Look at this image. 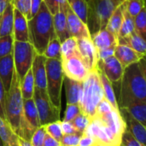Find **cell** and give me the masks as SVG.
I'll list each match as a JSON object with an SVG mask.
<instances>
[{"mask_svg": "<svg viewBox=\"0 0 146 146\" xmlns=\"http://www.w3.org/2000/svg\"><path fill=\"white\" fill-rule=\"evenodd\" d=\"M119 94V109L136 101L146 102L145 57L124 68Z\"/></svg>", "mask_w": 146, "mask_h": 146, "instance_id": "6da1fadb", "label": "cell"}, {"mask_svg": "<svg viewBox=\"0 0 146 146\" xmlns=\"http://www.w3.org/2000/svg\"><path fill=\"white\" fill-rule=\"evenodd\" d=\"M29 42L37 54L43 55L50 39L56 35L53 27V15L42 2L38 12L27 21Z\"/></svg>", "mask_w": 146, "mask_h": 146, "instance_id": "7a4b0ae2", "label": "cell"}, {"mask_svg": "<svg viewBox=\"0 0 146 146\" xmlns=\"http://www.w3.org/2000/svg\"><path fill=\"white\" fill-rule=\"evenodd\" d=\"M23 101L20 87V80L15 71H14L11 86L5 93L4 111L6 122L19 138H22Z\"/></svg>", "mask_w": 146, "mask_h": 146, "instance_id": "3957f363", "label": "cell"}, {"mask_svg": "<svg viewBox=\"0 0 146 146\" xmlns=\"http://www.w3.org/2000/svg\"><path fill=\"white\" fill-rule=\"evenodd\" d=\"M82 84L83 89L80 107L81 113L92 120L96 115L98 104L104 98L98 68L90 71Z\"/></svg>", "mask_w": 146, "mask_h": 146, "instance_id": "277c9868", "label": "cell"}, {"mask_svg": "<svg viewBox=\"0 0 146 146\" xmlns=\"http://www.w3.org/2000/svg\"><path fill=\"white\" fill-rule=\"evenodd\" d=\"M125 0H88L86 25L91 37L105 28L115 9Z\"/></svg>", "mask_w": 146, "mask_h": 146, "instance_id": "5b68a950", "label": "cell"}, {"mask_svg": "<svg viewBox=\"0 0 146 146\" xmlns=\"http://www.w3.org/2000/svg\"><path fill=\"white\" fill-rule=\"evenodd\" d=\"M46 92L53 104L61 110V95L63 84L62 61L59 59H46Z\"/></svg>", "mask_w": 146, "mask_h": 146, "instance_id": "8992f818", "label": "cell"}, {"mask_svg": "<svg viewBox=\"0 0 146 146\" xmlns=\"http://www.w3.org/2000/svg\"><path fill=\"white\" fill-rule=\"evenodd\" d=\"M33 98L38 111L40 126H44L56 121H59L61 110L57 109L53 104L46 90L35 87Z\"/></svg>", "mask_w": 146, "mask_h": 146, "instance_id": "52a82bcc", "label": "cell"}, {"mask_svg": "<svg viewBox=\"0 0 146 146\" xmlns=\"http://www.w3.org/2000/svg\"><path fill=\"white\" fill-rule=\"evenodd\" d=\"M34 53L35 50L30 42H21L14 40V67L20 81L31 68Z\"/></svg>", "mask_w": 146, "mask_h": 146, "instance_id": "ba28073f", "label": "cell"}, {"mask_svg": "<svg viewBox=\"0 0 146 146\" xmlns=\"http://www.w3.org/2000/svg\"><path fill=\"white\" fill-rule=\"evenodd\" d=\"M61 61L63 75L70 80L83 82L90 72L79 53Z\"/></svg>", "mask_w": 146, "mask_h": 146, "instance_id": "9c48e42d", "label": "cell"}, {"mask_svg": "<svg viewBox=\"0 0 146 146\" xmlns=\"http://www.w3.org/2000/svg\"><path fill=\"white\" fill-rule=\"evenodd\" d=\"M39 127H40L39 118L33 98L24 100L23 101V127H22L21 139L30 141L32 135Z\"/></svg>", "mask_w": 146, "mask_h": 146, "instance_id": "30bf717a", "label": "cell"}, {"mask_svg": "<svg viewBox=\"0 0 146 146\" xmlns=\"http://www.w3.org/2000/svg\"><path fill=\"white\" fill-rule=\"evenodd\" d=\"M97 68L102 72L112 84L120 82L124 72V68L115 56L104 60H98Z\"/></svg>", "mask_w": 146, "mask_h": 146, "instance_id": "8fae6325", "label": "cell"}, {"mask_svg": "<svg viewBox=\"0 0 146 146\" xmlns=\"http://www.w3.org/2000/svg\"><path fill=\"white\" fill-rule=\"evenodd\" d=\"M78 51L86 65L89 71L97 69L98 57V50L91 38H81L77 39Z\"/></svg>", "mask_w": 146, "mask_h": 146, "instance_id": "7c38bea8", "label": "cell"}, {"mask_svg": "<svg viewBox=\"0 0 146 146\" xmlns=\"http://www.w3.org/2000/svg\"><path fill=\"white\" fill-rule=\"evenodd\" d=\"M120 114L124 119L127 126V130L130 132V133L142 145L146 146V128L142 123L134 119L127 110L126 109H119Z\"/></svg>", "mask_w": 146, "mask_h": 146, "instance_id": "4fadbf2b", "label": "cell"}, {"mask_svg": "<svg viewBox=\"0 0 146 146\" xmlns=\"http://www.w3.org/2000/svg\"><path fill=\"white\" fill-rule=\"evenodd\" d=\"M67 22L70 37H74L76 39L81 38H91L87 25L82 21L70 8L67 10Z\"/></svg>", "mask_w": 146, "mask_h": 146, "instance_id": "5bb4252c", "label": "cell"}, {"mask_svg": "<svg viewBox=\"0 0 146 146\" xmlns=\"http://www.w3.org/2000/svg\"><path fill=\"white\" fill-rule=\"evenodd\" d=\"M46 58L40 54L34 53L33 60L31 67L35 87L42 90H46Z\"/></svg>", "mask_w": 146, "mask_h": 146, "instance_id": "9a60e30c", "label": "cell"}, {"mask_svg": "<svg viewBox=\"0 0 146 146\" xmlns=\"http://www.w3.org/2000/svg\"><path fill=\"white\" fill-rule=\"evenodd\" d=\"M114 56L121 62L124 68L131 64L139 62L142 58L145 57V55H142L134 50L121 44H117L115 46Z\"/></svg>", "mask_w": 146, "mask_h": 146, "instance_id": "2e32d148", "label": "cell"}, {"mask_svg": "<svg viewBox=\"0 0 146 146\" xmlns=\"http://www.w3.org/2000/svg\"><path fill=\"white\" fill-rule=\"evenodd\" d=\"M13 38L15 41L29 42L27 20L15 9H14Z\"/></svg>", "mask_w": 146, "mask_h": 146, "instance_id": "e0dca14e", "label": "cell"}, {"mask_svg": "<svg viewBox=\"0 0 146 146\" xmlns=\"http://www.w3.org/2000/svg\"><path fill=\"white\" fill-rule=\"evenodd\" d=\"M15 71L13 53L0 58V80L3 83L5 92H8L12 82Z\"/></svg>", "mask_w": 146, "mask_h": 146, "instance_id": "ac0fdd59", "label": "cell"}, {"mask_svg": "<svg viewBox=\"0 0 146 146\" xmlns=\"http://www.w3.org/2000/svg\"><path fill=\"white\" fill-rule=\"evenodd\" d=\"M53 27L55 34L61 43L70 38L67 22V10L60 9L53 15Z\"/></svg>", "mask_w": 146, "mask_h": 146, "instance_id": "d6986e66", "label": "cell"}, {"mask_svg": "<svg viewBox=\"0 0 146 146\" xmlns=\"http://www.w3.org/2000/svg\"><path fill=\"white\" fill-rule=\"evenodd\" d=\"M93 44L97 50H101L111 47H115L118 44L117 38L109 32L106 28L99 30L91 37Z\"/></svg>", "mask_w": 146, "mask_h": 146, "instance_id": "ffe728a7", "label": "cell"}, {"mask_svg": "<svg viewBox=\"0 0 146 146\" xmlns=\"http://www.w3.org/2000/svg\"><path fill=\"white\" fill-rule=\"evenodd\" d=\"M63 82L66 90L67 104H79L80 103L83 84L82 82L75 81L64 77Z\"/></svg>", "mask_w": 146, "mask_h": 146, "instance_id": "44dd1931", "label": "cell"}, {"mask_svg": "<svg viewBox=\"0 0 146 146\" xmlns=\"http://www.w3.org/2000/svg\"><path fill=\"white\" fill-rule=\"evenodd\" d=\"M117 42H118V44H121V45L127 46V47L134 50L135 51H137V52H139V53L145 56V39L144 38H142L140 35L137 34L135 32L132 33L131 34H129L127 36L121 37V38H117Z\"/></svg>", "mask_w": 146, "mask_h": 146, "instance_id": "7402d4cb", "label": "cell"}, {"mask_svg": "<svg viewBox=\"0 0 146 146\" xmlns=\"http://www.w3.org/2000/svg\"><path fill=\"white\" fill-rule=\"evenodd\" d=\"M14 6L12 2L0 15V37L13 35Z\"/></svg>", "mask_w": 146, "mask_h": 146, "instance_id": "603a6c76", "label": "cell"}, {"mask_svg": "<svg viewBox=\"0 0 146 146\" xmlns=\"http://www.w3.org/2000/svg\"><path fill=\"white\" fill-rule=\"evenodd\" d=\"M125 9H126V5H125V1H124L112 13V15L110 17V19L107 22V25L105 27V28L109 32H110L112 34H114L117 38H118L119 31H120V28H121V26L122 23Z\"/></svg>", "mask_w": 146, "mask_h": 146, "instance_id": "cb8c5ba5", "label": "cell"}, {"mask_svg": "<svg viewBox=\"0 0 146 146\" xmlns=\"http://www.w3.org/2000/svg\"><path fill=\"white\" fill-rule=\"evenodd\" d=\"M98 74H99V77H100V80L102 84L104 99H106L110 103V104L113 107V109L119 110V106H118V103L116 100V97H115V90H114L112 83L99 70H98Z\"/></svg>", "mask_w": 146, "mask_h": 146, "instance_id": "d4e9b609", "label": "cell"}, {"mask_svg": "<svg viewBox=\"0 0 146 146\" xmlns=\"http://www.w3.org/2000/svg\"><path fill=\"white\" fill-rule=\"evenodd\" d=\"M0 138L3 146H19L18 136L13 132L6 121L0 117Z\"/></svg>", "mask_w": 146, "mask_h": 146, "instance_id": "484cf974", "label": "cell"}, {"mask_svg": "<svg viewBox=\"0 0 146 146\" xmlns=\"http://www.w3.org/2000/svg\"><path fill=\"white\" fill-rule=\"evenodd\" d=\"M124 109H126V110L134 119L142 123L144 126H146V102L136 101Z\"/></svg>", "mask_w": 146, "mask_h": 146, "instance_id": "4316f807", "label": "cell"}, {"mask_svg": "<svg viewBox=\"0 0 146 146\" xmlns=\"http://www.w3.org/2000/svg\"><path fill=\"white\" fill-rule=\"evenodd\" d=\"M20 87H21V92L23 100L33 98L35 85H34V80L31 68L26 74L23 79L20 81Z\"/></svg>", "mask_w": 146, "mask_h": 146, "instance_id": "83f0119b", "label": "cell"}, {"mask_svg": "<svg viewBox=\"0 0 146 146\" xmlns=\"http://www.w3.org/2000/svg\"><path fill=\"white\" fill-rule=\"evenodd\" d=\"M43 56L46 59H59L61 60V42L56 35L49 41Z\"/></svg>", "mask_w": 146, "mask_h": 146, "instance_id": "f1b7e54d", "label": "cell"}, {"mask_svg": "<svg viewBox=\"0 0 146 146\" xmlns=\"http://www.w3.org/2000/svg\"><path fill=\"white\" fill-rule=\"evenodd\" d=\"M77 39L74 37H70L61 43V60L70 57L78 54Z\"/></svg>", "mask_w": 146, "mask_h": 146, "instance_id": "f546056e", "label": "cell"}, {"mask_svg": "<svg viewBox=\"0 0 146 146\" xmlns=\"http://www.w3.org/2000/svg\"><path fill=\"white\" fill-rule=\"evenodd\" d=\"M71 10L86 24L87 20V3L85 0H67Z\"/></svg>", "mask_w": 146, "mask_h": 146, "instance_id": "4dcf8cb0", "label": "cell"}, {"mask_svg": "<svg viewBox=\"0 0 146 146\" xmlns=\"http://www.w3.org/2000/svg\"><path fill=\"white\" fill-rule=\"evenodd\" d=\"M133 32H134V20H133V17L131 16L127 12V9H125L124 15H123V20H122V23H121V28H120V31H119L118 38L127 36V35L131 34Z\"/></svg>", "mask_w": 146, "mask_h": 146, "instance_id": "1f68e13d", "label": "cell"}, {"mask_svg": "<svg viewBox=\"0 0 146 146\" xmlns=\"http://www.w3.org/2000/svg\"><path fill=\"white\" fill-rule=\"evenodd\" d=\"M134 20V32L145 39L146 38V9L144 8L135 17Z\"/></svg>", "mask_w": 146, "mask_h": 146, "instance_id": "d6a6232c", "label": "cell"}, {"mask_svg": "<svg viewBox=\"0 0 146 146\" xmlns=\"http://www.w3.org/2000/svg\"><path fill=\"white\" fill-rule=\"evenodd\" d=\"M14 38L13 35L0 37V58L13 53Z\"/></svg>", "mask_w": 146, "mask_h": 146, "instance_id": "836d02e7", "label": "cell"}, {"mask_svg": "<svg viewBox=\"0 0 146 146\" xmlns=\"http://www.w3.org/2000/svg\"><path fill=\"white\" fill-rule=\"evenodd\" d=\"M127 12L133 17H135L144 8H145V0H125Z\"/></svg>", "mask_w": 146, "mask_h": 146, "instance_id": "e575fe53", "label": "cell"}, {"mask_svg": "<svg viewBox=\"0 0 146 146\" xmlns=\"http://www.w3.org/2000/svg\"><path fill=\"white\" fill-rule=\"evenodd\" d=\"M43 2L52 15L57 13L60 9L68 10L69 8L67 0H43Z\"/></svg>", "mask_w": 146, "mask_h": 146, "instance_id": "d590c367", "label": "cell"}, {"mask_svg": "<svg viewBox=\"0 0 146 146\" xmlns=\"http://www.w3.org/2000/svg\"><path fill=\"white\" fill-rule=\"evenodd\" d=\"M45 128V132L47 134H49L50 136H51L52 138H54L55 139H56L57 141L60 142V140L62 139L63 134L62 132V127H61V121H56L54 122L46 124L44 126Z\"/></svg>", "mask_w": 146, "mask_h": 146, "instance_id": "8d00e7d4", "label": "cell"}, {"mask_svg": "<svg viewBox=\"0 0 146 146\" xmlns=\"http://www.w3.org/2000/svg\"><path fill=\"white\" fill-rule=\"evenodd\" d=\"M14 9L22 14L27 21L30 20L31 0H12Z\"/></svg>", "mask_w": 146, "mask_h": 146, "instance_id": "74e56055", "label": "cell"}, {"mask_svg": "<svg viewBox=\"0 0 146 146\" xmlns=\"http://www.w3.org/2000/svg\"><path fill=\"white\" fill-rule=\"evenodd\" d=\"M90 122H91V119L87 115H84L83 113H80L71 123L73 124V126L74 127V128L78 133L83 134V133L89 126Z\"/></svg>", "mask_w": 146, "mask_h": 146, "instance_id": "f35d334b", "label": "cell"}, {"mask_svg": "<svg viewBox=\"0 0 146 146\" xmlns=\"http://www.w3.org/2000/svg\"><path fill=\"white\" fill-rule=\"evenodd\" d=\"M80 113L81 110L79 104H67L65 115L62 121L72 122Z\"/></svg>", "mask_w": 146, "mask_h": 146, "instance_id": "ab89813d", "label": "cell"}, {"mask_svg": "<svg viewBox=\"0 0 146 146\" xmlns=\"http://www.w3.org/2000/svg\"><path fill=\"white\" fill-rule=\"evenodd\" d=\"M46 135V132H45V128L44 126H40L32 135L31 139H30V143L32 144L33 146H43L44 144V140Z\"/></svg>", "mask_w": 146, "mask_h": 146, "instance_id": "60d3db41", "label": "cell"}, {"mask_svg": "<svg viewBox=\"0 0 146 146\" xmlns=\"http://www.w3.org/2000/svg\"><path fill=\"white\" fill-rule=\"evenodd\" d=\"M82 133H77L70 135H63L60 140L61 146H78Z\"/></svg>", "mask_w": 146, "mask_h": 146, "instance_id": "b9f144b4", "label": "cell"}, {"mask_svg": "<svg viewBox=\"0 0 146 146\" xmlns=\"http://www.w3.org/2000/svg\"><path fill=\"white\" fill-rule=\"evenodd\" d=\"M120 146H144L142 145L131 133L128 130H125L123 133L121 139V143Z\"/></svg>", "mask_w": 146, "mask_h": 146, "instance_id": "7bdbcfd3", "label": "cell"}, {"mask_svg": "<svg viewBox=\"0 0 146 146\" xmlns=\"http://www.w3.org/2000/svg\"><path fill=\"white\" fill-rule=\"evenodd\" d=\"M113 110V107L110 104V103L106 99H103L97 106L96 109V115H101L106 114Z\"/></svg>", "mask_w": 146, "mask_h": 146, "instance_id": "ee69618b", "label": "cell"}, {"mask_svg": "<svg viewBox=\"0 0 146 146\" xmlns=\"http://www.w3.org/2000/svg\"><path fill=\"white\" fill-rule=\"evenodd\" d=\"M61 127H62V132L63 135H70V134H74L77 133L78 132L73 126L71 122L68 121H61Z\"/></svg>", "mask_w": 146, "mask_h": 146, "instance_id": "f6af8a7d", "label": "cell"}, {"mask_svg": "<svg viewBox=\"0 0 146 146\" xmlns=\"http://www.w3.org/2000/svg\"><path fill=\"white\" fill-rule=\"evenodd\" d=\"M5 90L3 83L0 80V117L5 121V111H4V102H5Z\"/></svg>", "mask_w": 146, "mask_h": 146, "instance_id": "bcb514c9", "label": "cell"}, {"mask_svg": "<svg viewBox=\"0 0 146 146\" xmlns=\"http://www.w3.org/2000/svg\"><path fill=\"white\" fill-rule=\"evenodd\" d=\"M115 48V47H111V48H108V49L98 50V60H104V59H106L108 57H110V56H114Z\"/></svg>", "mask_w": 146, "mask_h": 146, "instance_id": "7dc6e473", "label": "cell"}, {"mask_svg": "<svg viewBox=\"0 0 146 146\" xmlns=\"http://www.w3.org/2000/svg\"><path fill=\"white\" fill-rule=\"evenodd\" d=\"M95 144H97V143L92 137L86 135V134H82L80 139L78 146H92Z\"/></svg>", "mask_w": 146, "mask_h": 146, "instance_id": "c3c4849f", "label": "cell"}, {"mask_svg": "<svg viewBox=\"0 0 146 146\" xmlns=\"http://www.w3.org/2000/svg\"><path fill=\"white\" fill-rule=\"evenodd\" d=\"M43 0H31V9H30V19L33 18L39 10Z\"/></svg>", "mask_w": 146, "mask_h": 146, "instance_id": "681fc988", "label": "cell"}, {"mask_svg": "<svg viewBox=\"0 0 146 146\" xmlns=\"http://www.w3.org/2000/svg\"><path fill=\"white\" fill-rule=\"evenodd\" d=\"M43 146H61V144L59 141H57L56 139H55L54 138L46 133Z\"/></svg>", "mask_w": 146, "mask_h": 146, "instance_id": "f907efd6", "label": "cell"}, {"mask_svg": "<svg viewBox=\"0 0 146 146\" xmlns=\"http://www.w3.org/2000/svg\"><path fill=\"white\" fill-rule=\"evenodd\" d=\"M12 2V0H0V15L3 12L6 7Z\"/></svg>", "mask_w": 146, "mask_h": 146, "instance_id": "816d5d0a", "label": "cell"}, {"mask_svg": "<svg viewBox=\"0 0 146 146\" xmlns=\"http://www.w3.org/2000/svg\"><path fill=\"white\" fill-rule=\"evenodd\" d=\"M18 144H19V146H33L29 141L25 140V139L19 138V137H18Z\"/></svg>", "mask_w": 146, "mask_h": 146, "instance_id": "f5cc1de1", "label": "cell"}, {"mask_svg": "<svg viewBox=\"0 0 146 146\" xmlns=\"http://www.w3.org/2000/svg\"><path fill=\"white\" fill-rule=\"evenodd\" d=\"M0 146H3V142H2V139H1V138H0Z\"/></svg>", "mask_w": 146, "mask_h": 146, "instance_id": "db71d44e", "label": "cell"}, {"mask_svg": "<svg viewBox=\"0 0 146 146\" xmlns=\"http://www.w3.org/2000/svg\"><path fill=\"white\" fill-rule=\"evenodd\" d=\"M92 146H102V145H98V144H95L94 145H92Z\"/></svg>", "mask_w": 146, "mask_h": 146, "instance_id": "11a10c76", "label": "cell"}, {"mask_svg": "<svg viewBox=\"0 0 146 146\" xmlns=\"http://www.w3.org/2000/svg\"><path fill=\"white\" fill-rule=\"evenodd\" d=\"M85 1H86V3H87V2H88V0H85Z\"/></svg>", "mask_w": 146, "mask_h": 146, "instance_id": "9f6ffc18", "label": "cell"}]
</instances>
